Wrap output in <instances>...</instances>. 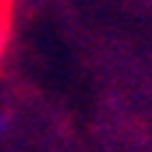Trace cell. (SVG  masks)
Instances as JSON below:
<instances>
[{"label": "cell", "mask_w": 152, "mask_h": 152, "mask_svg": "<svg viewBox=\"0 0 152 152\" xmlns=\"http://www.w3.org/2000/svg\"><path fill=\"white\" fill-rule=\"evenodd\" d=\"M0 130H6V120L3 117H0Z\"/></svg>", "instance_id": "1"}]
</instances>
